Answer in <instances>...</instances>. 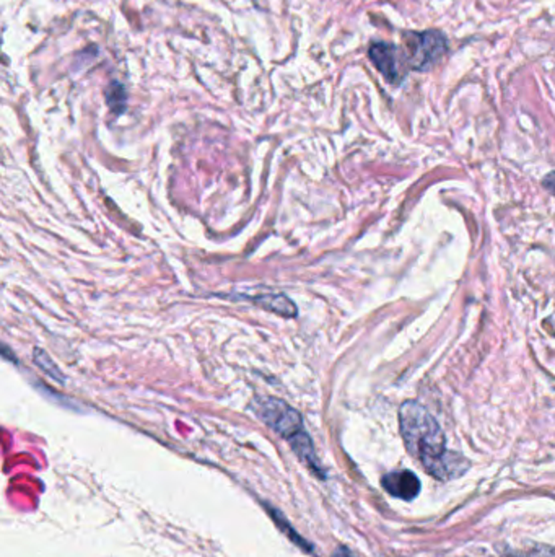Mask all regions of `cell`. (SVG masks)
<instances>
[{"mask_svg":"<svg viewBox=\"0 0 555 557\" xmlns=\"http://www.w3.org/2000/svg\"><path fill=\"white\" fill-rule=\"evenodd\" d=\"M401 435L407 451L438 481H453L466 473L471 463L461 453L447 448V439L437 419L417 401L399 407Z\"/></svg>","mask_w":555,"mask_h":557,"instance_id":"1","label":"cell"},{"mask_svg":"<svg viewBox=\"0 0 555 557\" xmlns=\"http://www.w3.org/2000/svg\"><path fill=\"white\" fill-rule=\"evenodd\" d=\"M251 409L256 416L259 417L265 425H269L273 432L279 433L287 442L291 443V450L297 453L305 465L317 473L323 474V469L317 458L315 447L309 439L308 432L305 431L303 419L299 411H295L291 405H287L282 399L273 396H256L251 401Z\"/></svg>","mask_w":555,"mask_h":557,"instance_id":"2","label":"cell"},{"mask_svg":"<svg viewBox=\"0 0 555 557\" xmlns=\"http://www.w3.org/2000/svg\"><path fill=\"white\" fill-rule=\"evenodd\" d=\"M405 64L412 71H429L448 53V39L438 30L409 31L404 35Z\"/></svg>","mask_w":555,"mask_h":557,"instance_id":"3","label":"cell"},{"mask_svg":"<svg viewBox=\"0 0 555 557\" xmlns=\"http://www.w3.org/2000/svg\"><path fill=\"white\" fill-rule=\"evenodd\" d=\"M371 61L375 67L381 72V75L388 80L393 85H399L405 77V72L409 71L405 64L404 53L401 48L391 43H373L369 51Z\"/></svg>","mask_w":555,"mask_h":557,"instance_id":"4","label":"cell"},{"mask_svg":"<svg viewBox=\"0 0 555 557\" xmlns=\"http://www.w3.org/2000/svg\"><path fill=\"white\" fill-rule=\"evenodd\" d=\"M381 486L393 497L403 499V500H412L417 495L421 494V481L415 476L412 471L403 469V471H393L381 479Z\"/></svg>","mask_w":555,"mask_h":557,"instance_id":"5","label":"cell"},{"mask_svg":"<svg viewBox=\"0 0 555 557\" xmlns=\"http://www.w3.org/2000/svg\"><path fill=\"white\" fill-rule=\"evenodd\" d=\"M233 299L253 301L257 307L267 309V311H273L275 315H281L285 318H295L299 313L295 303L282 293H264V295H257V297L241 295V297H233Z\"/></svg>","mask_w":555,"mask_h":557,"instance_id":"6","label":"cell"},{"mask_svg":"<svg viewBox=\"0 0 555 557\" xmlns=\"http://www.w3.org/2000/svg\"><path fill=\"white\" fill-rule=\"evenodd\" d=\"M106 101H108V107L111 108L116 113H123L126 109V103H127V93L126 89L119 82H113L108 90H106Z\"/></svg>","mask_w":555,"mask_h":557,"instance_id":"7","label":"cell"},{"mask_svg":"<svg viewBox=\"0 0 555 557\" xmlns=\"http://www.w3.org/2000/svg\"><path fill=\"white\" fill-rule=\"evenodd\" d=\"M33 361H35L36 365H38L41 370L45 371L48 377H51L53 380L59 381V383H64V381H65V377L62 375L59 367L51 361V357L46 354L45 351L35 349Z\"/></svg>","mask_w":555,"mask_h":557,"instance_id":"8","label":"cell"},{"mask_svg":"<svg viewBox=\"0 0 555 557\" xmlns=\"http://www.w3.org/2000/svg\"><path fill=\"white\" fill-rule=\"evenodd\" d=\"M508 557H555V548L544 546V544H536L531 548L516 549L507 553Z\"/></svg>","mask_w":555,"mask_h":557,"instance_id":"9","label":"cell"},{"mask_svg":"<svg viewBox=\"0 0 555 557\" xmlns=\"http://www.w3.org/2000/svg\"><path fill=\"white\" fill-rule=\"evenodd\" d=\"M542 185H544V187H546L551 195L555 196V171H551V173L542 179Z\"/></svg>","mask_w":555,"mask_h":557,"instance_id":"10","label":"cell"},{"mask_svg":"<svg viewBox=\"0 0 555 557\" xmlns=\"http://www.w3.org/2000/svg\"><path fill=\"white\" fill-rule=\"evenodd\" d=\"M333 557H357V556L353 554L351 549L345 548V546H341V548L335 549L334 556Z\"/></svg>","mask_w":555,"mask_h":557,"instance_id":"11","label":"cell"}]
</instances>
